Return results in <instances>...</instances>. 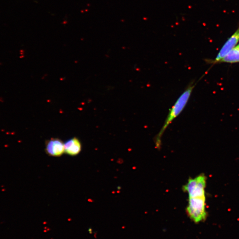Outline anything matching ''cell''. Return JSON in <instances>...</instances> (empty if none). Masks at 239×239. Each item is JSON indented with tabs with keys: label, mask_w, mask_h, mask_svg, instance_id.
Segmentation results:
<instances>
[{
	"label": "cell",
	"mask_w": 239,
	"mask_h": 239,
	"mask_svg": "<svg viewBox=\"0 0 239 239\" xmlns=\"http://www.w3.org/2000/svg\"><path fill=\"white\" fill-rule=\"evenodd\" d=\"M195 86V84H194V82L190 83L170 109L168 116L165 120V122L156 137V144L158 148L160 146L161 138L166 129L170 124L180 114L187 104Z\"/></svg>",
	"instance_id": "cell-1"
},
{
	"label": "cell",
	"mask_w": 239,
	"mask_h": 239,
	"mask_svg": "<svg viewBox=\"0 0 239 239\" xmlns=\"http://www.w3.org/2000/svg\"><path fill=\"white\" fill-rule=\"evenodd\" d=\"M186 212L191 220L196 224L205 221L207 216L206 197H189Z\"/></svg>",
	"instance_id": "cell-2"
},
{
	"label": "cell",
	"mask_w": 239,
	"mask_h": 239,
	"mask_svg": "<svg viewBox=\"0 0 239 239\" xmlns=\"http://www.w3.org/2000/svg\"><path fill=\"white\" fill-rule=\"evenodd\" d=\"M206 185V177L201 174L194 178H189L182 189L187 193L189 197H205Z\"/></svg>",
	"instance_id": "cell-3"
},
{
	"label": "cell",
	"mask_w": 239,
	"mask_h": 239,
	"mask_svg": "<svg viewBox=\"0 0 239 239\" xmlns=\"http://www.w3.org/2000/svg\"><path fill=\"white\" fill-rule=\"evenodd\" d=\"M45 152L51 156H61L65 153L64 143L59 139L51 138L46 142Z\"/></svg>",
	"instance_id": "cell-4"
},
{
	"label": "cell",
	"mask_w": 239,
	"mask_h": 239,
	"mask_svg": "<svg viewBox=\"0 0 239 239\" xmlns=\"http://www.w3.org/2000/svg\"><path fill=\"white\" fill-rule=\"evenodd\" d=\"M239 41V28L225 42L212 63H217L235 47Z\"/></svg>",
	"instance_id": "cell-5"
},
{
	"label": "cell",
	"mask_w": 239,
	"mask_h": 239,
	"mask_svg": "<svg viewBox=\"0 0 239 239\" xmlns=\"http://www.w3.org/2000/svg\"><path fill=\"white\" fill-rule=\"evenodd\" d=\"M65 153L70 156H75L79 154L82 150V144L77 138L68 139L64 143Z\"/></svg>",
	"instance_id": "cell-6"
},
{
	"label": "cell",
	"mask_w": 239,
	"mask_h": 239,
	"mask_svg": "<svg viewBox=\"0 0 239 239\" xmlns=\"http://www.w3.org/2000/svg\"><path fill=\"white\" fill-rule=\"evenodd\" d=\"M239 62V46H235L231 51L227 55L222 58L218 63H226L229 64Z\"/></svg>",
	"instance_id": "cell-7"
},
{
	"label": "cell",
	"mask_w": 239,
	"mask_h": 239,
	"mask_svg": "<svg viewBox=\"0 0 239 239\" xmlns=\"http://www.w3.org/2000/svg\"></svg>",
	"instance_id": "cell-8"
}]
</instances>
